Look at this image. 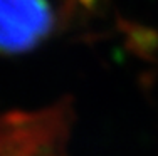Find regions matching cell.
I'll list each match as a JSON object with an SVG mask.
<instances>
[{
	"mask_svg": "<svg viewBox=\"0 0 158 156\" xmlns=\"http://www.w3.org/2000/svg\"><path fill=\"white\" fill-rule=\"evenodd\" d=\"M51 27L52 12L46 0H0V50H25Z\"/></svg>",
	"mask_w": 158,
	"mask_h": 156,
	"instance_id": "6da1fadb",
	"label": "cell"
}]
</instances>
